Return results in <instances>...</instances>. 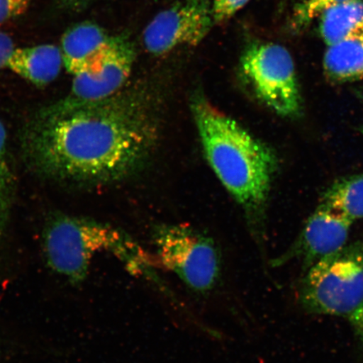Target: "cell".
<instances>
[{
  "instance_id": "obj_1",
  "label": "cell",
  "mask_w": 363,
  "mask_h": 363,
  "mask_svg": "<svg viewBox=\"0 0 363 363\" xmlns=\"http://www.w3.org/2000/svg\"><path fill=\"white\" fill-rule=\"evenodd\" d=\"M154 126L142 103L60 101L36 115L23 139L31 167L48 178L104 182L124 175L146 155Z\"/></svg>"
},
{
  "instance_id": "obj_20",
  "label": "cell",
  "mask_w": 363,
  "mask_h": 363,
  "mask_svg": "<svg viewBox=\"0 0 363 363\" xmlns=\"http://www.w3.org/2000/svg\"><path fill=\"white\" fill-rule=\"evenodd\" d=\"M350 320L358 337L363 342V303L361 306L350 315Z\"/></svg>"
},
{
  "instance_id": "obj_13",
  "label": "cell",
  "mask_w": 363,
  "mask_h": 363,
  "mask_svg": "<svg viewBox=\"0 0 363 363\" xmlns=\"http://www.w3.org/2000/svg\"><path fill=\"white\" fill-rule=\"evenodd\" d=\"M320 17V30L326 45L363 34V1L348 0L331 7Z\"/></svg>"
},
{
  "instance_id": "obj_12",
  "label": "cell",
  "mask_w": 363,
  "mask_h": 363,
  "mask_svg": "<svg viewBox=\"0 0 363 363\" xmlns=\"http://www.w3.org/2000/svg\"><path fill=\"white\" fill-rule=\"evenodd\" d=\"M326 76L335 83L363 78V34L329 45L324 57Z\"/></svg>"
},
{
  "instance_id": "obj_5",
  "label": "cell",
  "mask_w": 363,
  "mask_h": 363,
  "mask_svg": "<svg viewBox=\"0 0 363 363\" xmlns=\"http://www.w3.org/2000/svg\"><path fill=\"white\" fill-rule=\"evenodd\" d=\"M153 242L163 267L189 289L207 293L220 279L221 256L214 240L184 225H162Z\"/></svg>"
},
{
  "instance_id": "obj_19",
  "label": "cell",
  "mask_w": 363,
  "mask_h": 363,
  "mask_svg": "<svg viewBox=\"0 0 363 363\" xmlns=\"http://www.w3.org/2000/svg\"><path fill=\"white\" fill-rule=\"evenodd\" d=\"M7 133L6 127L0 121V185L6 175L7 166L6 160Z\"/></svg>"
},
{
  "instance_id": "obj_16",
  "label": "cell",
  "mask_w": 363,
  "mask_h": 363,
  "mask_svg": "<svg viewBox=\"0 0 363 363\" xmlns=\"http://www.w3.org/2000/svg\"><path fill=\"white\" fill-rule=\"evenodd\" d=\"M250 0H213L211 4L213 21L216 24H220L230 20Z\"/></svg>"
},
{
  "instance_id": "obj_11",
  "label": "cell",
  "mask_w": 363,
  "mask_h": 363,
  "mask_svg": "<svg viewBox=\"0 0 363 363\" xmlns=\"http://www.w3.org/2000/svg\"><path fill=\"white\" fill-rule=\"evenodd\" d=\"M62 66L61 48L44 44L16 48L7 67L38 87H45L57 78Z\"/></svg>"
},
{
  "instance_id": "obj_18",
  "label": "cell",
  "mask_w": 363,
  "mask_h": 363,
  "mask_svg": "<svg viewBox=\"0 0 363 363\" xmlns=\"http://www.w3.org/2000/svg\"><path fill=\"white\" fill-rule=\"evenodd\" d=\"M16 48L11 36L0 31V70L7 67L9 60Z\"/></svg>"
},
{
  "instance_id": "obj_2",
  "label": "cell",
  "mask_w": 363,
  "mask_h": 363,
  "mask_svg": "<svg viewBox=\"0 0 363 363\" xmlns=\"http://www.w3.org/2000/svg\"><path fill=\"white\" fill-rule=\"evenodd\" d=\"M192 111L211 169L247 212L257 242L262 244L260 225L276 169L274 154L207 99L195 98Z\"/></svg>"
},
{
  "instance_id": "obj_3",
  "label": "cell",
  "mask_w": 363,
  "mask_h": 363,
  "mask_svg": "<svg viewBox=\"0 0 363 363\" xmlns=\"http://www.w3.org/2000/svg\"><path fill=\"white\" fill-rule=\"evenodd\" d=\"M43 246L50 267L74 284L83 282L95 254L104 251L115 254L135 274L148 270L146 255L128 235L83 218H55L45 229Z\"/></svg>"
},
{
  "instance_id": "obj_14",
  "label": "cell",
  "mask_w": 363,
  "mask_h": 363,
  "mask_svg": "<svg viewBox=\"0 0 363 363\" xmlns=\"http://www.w3.org/2000/svg\"><path fill=\"white\" fill-rule=\"evenodd\" d=\"M352 221L363 218V174L340 179L325 192L322 203Z\"/></svg>"
},
{
  "instance_id": "obj_22",
  "label": "cell",
  "mask_w": 363,
  "mask_h": 363,
  "mask_svg": "<svg viewBox=\"0 0 363 363\" xmlns=\"http://www.w3.org/2000/svg\"><path fill=\"white\" fill-rule=\"evenodd\" d=\"M4 214L3 210L1 207V204H0V234H1L2 228H3V222H4Z\"/></svg>"
},
{
  "instance_id": "obj_4",
  "label": "cell",
  "mask_w": 363,
  "mask_h": 363,
  "mask_svg": "<svg viewBox=\"0 0 363 363\" xmlns=\"http://www.w3.org/2000/svg\"><path fill=\"white\" fill-rule=\"evenodd\" d=\"M308 311L351 315L363 303V245L344 247L310 267L301 289Z\"/></svg>"
},
{
  "instance_id": "obj_7",
  "label": "cell",
  "mask_w": 363,
  "mask_h": 363,
  "mask_svg": "<svg viewBox=\"0 0 363 363\" xmlns=\"http://www.w3.org/2000/svg\"><path fill=\"white\" fill-rule=\"evenodd\" d=\"M214 24L208 0H184L153 18L143 31L145 48L162 56L184 45H197Z\"/></svg>"
},
{
  "instance_id": "obj_21",
  "label": "cell",
  "mask_w": 363,
  "mask_h": 363,
  "mask_svg": "<svg viewBox=\"0 0 363 363\" xmlns=\"http://www.w3.org/2000/svg\"><path fill=\"white\" fill-rule=\"evenodd\" d=\"M93 0H62L63 6L76 10V9H81L88 4Z\"/></svg>"
},
{
  "instance_id": "obj_17",
  "label": "cell",
  "mask_w": 363,
  "mask_h": 363,
  "mask_svg": "<svg viewBox=\"0 0 363 363\" xmlns=\"http://www.w3.org/2000/svg\"><path fill=\"white\" fill-rule=\"evenodd\" d=\"M31 0H0V26L23 15Z\"/></svg>"
},
{
  "instance_id": "obj_8",
  "label": "cell",
  "mask_w": 363,
  "mask_h": 363,
  "mask_svg": "<svg viewBox=\"0 0 363 363\" xmlns=\"http://www.w3.org/2000/svg\"><path fill=\"white\" fill-rule=\"evenodd\" d=\"M134 60V50L129 43L113 38L101 55L74 75L71 92L63 101L86 104L116 96L128 79Z\"/></svg>"
},
{
  "instance_id": "obj_15",
  "label": "cell",
  "mask_w": 363,
  "mask_h": 363,
  "mask_svg": "<svg viewBox=\"0 0 363 363\" xmlns=\"http://www.w3.org/2000/svg\"><path fill=\"white\" fill-rule=\"evenodd\" d=\"M347 1L348 0H306L299 4L295 11L294 26L298 28L306 26L330 8Z\"/></svg>"
},
{
  "instance_id": "obj_23",
  "label": "cell",
  "mask_w": 363,
  "mask_h": 363,
  "mask_svg": "<svg viewBox=\"0 0 363 363\" xmlns=\"http://www.w3.org/2000/svg\"><path fill=\"white\" fill-rule=\"evenodd\" d=\"M362 133H363V126H362Z\"/></svg>"
},
{
  "instance_id": "obj_10",
  "label": "cell",
  "mask_w": 363,
  "mask_h": 363,
  "mask_svg": "<svg viewBox=\"0 0 363 363\" xmlns=\"http://www.w3.org/2000/svg\"><path fill=\"white\" fill-rule=\"evenodd\" d=\"M113 39L93 23L84 22L72 27L62 38L63 65L69 74H78L101 55Z\"/></svg>"
},
{
  "instance_id": "obj_6",
  "label": "cell",
  "mask_w": 363,
  "mask_h": 363,
  "mask_svg": "<svg viewBox=\"0 0 363 363\" xmlns=\"http://www.w3.org/2000/svg\"><path fill=\"white\" fill-rule=\"evenodd\" d=\"M240 65L253 93L267 107L284 117L301 113V95L287 49L274 43L253 44L244 52Z\"/></svg>"
},
{
  "instance_id": "obj_9",
  "label": "cell",
  "mask_w": 363,
  "mask_h": 363,
  "mask_svg": "<svg viewBox=\"0 0 363 363\" xmlns=\"http://www.w3.org/2000/svg\"><path fill=\"white\" fill-rule=\"evenodd\" d=\"M352 220L320 203L308 218L302 233L291 249L277 260L283 263L299 258L307 267L345 247Z\"/></svg>"
}]
</instances>
